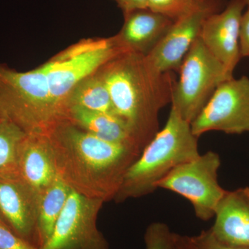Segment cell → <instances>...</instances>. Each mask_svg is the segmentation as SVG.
<instances>
[{
    "instance_id": "obj_1",
    "label": "cell",
    "mask_w": 249,
    "mask_h": 249,
    "mask_svg": "<svg viewBox=\"0 0 249 249\" xmlns=\"http://www.w3.org/2000/svg\"><path fill=\"white\" fill-rule=\"evenodd\" d=\"M101 74L114 114L128 125L142 152L159 132V114L171 103L173 72L160 73L144 55L125 52Z\"/></svg>"
},
{
    "instance_id": "obj_2",
    "label": "cell",
    "mask_w": 249,
    "mask_h": 249,
    "mask_svg": "<svg viewBox=\"0 0 249 249\" xmlns=\"http://www.w3.org/2000/svg\"><path fill=\"white\" fill-rule=\"evenodd\" d=\"M57 171L79 181L94 178L98 196L103 200L116 196L124 175L141 152L128 145L107 142L64 123L48 136Z\"/></svg>"
},
{
    "instance_id": "obj_3",
    "label": "cell",
    "mask_w": 249,
    "mask_h": 249,
    "mask_svg": "<svg viewBox=\"0 0 249 249\" xmlns=\"http://www.w3.org/2000/svg\"><path fill=\"white\" fill-rule=\"evenodd\" d=\"M198 139L192 131L191 124L171 107L164 127L126 171L116 197L124 200L151 194L172 170L200 155Z\"/></svg>"
},
{
    "instance_id": "obj_4",
    "label": "cell",
    "mask_w": 249,
    "mask_h": 249,
    "mask_svg": "<svg viewBox=\"0 0 249 249\" xmlns=\"http://www.w3.org/2000/svg\"><path fill=\"white\" fill-rule=\"evenodd\" d=\"M0 118L28 135H50L65 123L51 96L45 64L21 72L0 63Z\"/></svg>"
},
{
    "instance_id": "obj_5",
    "label": "cell",
    "mask_w": 249,
    "mask_h": 249,
    "mask_svg": "<svg viewBox=\"0 0 249 249\" xmlns=\"http://www.w3.org/2000/svg\"><path fill=\"white\" fill-rule=\"evenodd\" d=\"M125 52L127 51L117 36L87 40L71 46L45 63L51 96L64 122L70 121L69 100L77 85Z\"/></svg>"
},
{
    "instance_id": "obj_6",
    "label": "cell",
    "mask_w": 249,
    "mask_h": 249,
    "mask_svg": "<svg viewBox=\"0 0 249 249\" xmlns=\"http://www.w3.org/2000/svg\"><path fill=\"white\" fill-rule=\"evenodd\" d=\"M178 73L179 79L172 96V107L189 124L199 115L217 87L233 77L199 37L183 59Z\"/></svg>"
},
{
    "instance_id": "obj_7",
    "label": "cell",
    "mask_w": 249,
    "mask_h": 249,
    "mask_svg": "<svg viewBox=\"0 0 249 249\" xmlns=\"http://www.w3.org/2000/svg\"><path fill=\"white\" fill-rule=\"evenodd\" d=\"M220 157L209 151L178 165L157 184V189L168 190L186 198L191 203L196 217L209 221L214 217L216 209L226 190L218 181Z\"/></svg>"
},
{
    "instance_id": "obj_8",
    "label": "cell",
    "mask_w": 249,
    "mask_h": 249,
    "mask_svg": "<svg viewBox=\"0 0 249 249\" xmlns=\"http://www.w3.org/2000/svg\"><path fill=\"white\" fill-rule=\"evenodd\" d=\"M103 201L72 188L52 235L38 249H109L96 226Z\"/></svg>"
},
{
    "instance_id": "obj_9",
    "label": "cell",
    "mask_w": 249,
    "mask_h": 249,
    "mask_svg": "<svg viewBox=\"0 0 249 249\" xmlns=\"http://www.w3.org/2000/svg\"><path fill=\"white\" fill-rule=\"evenodd\" d=\"M191 125L198 138L211 131L229 134L249 132L248 77L222 82Z\"/></svg>"
},
{
    "instance_id": "obj_10",
    "label": "cell",
    "mask_w": 249,
    "mask_h": 249,
    "mask_svg": "<svg viewBox=\"0 0 249 249\" xmlns=\"http://www.w3.org/2000/svg\"><path fill=\"white\" fill-rule=\"evenodd\" d=\"M213 1L207 0L174 21L164 37L145 56L149 65L160 73L179 71L183 59L199 37L205 19L216 13Z\"/></svg>"
},
{
    "instance_id": "obj_11",
    "label": "cell",
    "mask_w": 249,
    "mask_h": 249,
    "mask_svg": "<svg viewBox=\"0 0 249 249\" xmlns=\"http://www.w3.org/2000/svg\"><path fill=\"white\" fill-rule=\"evenodd\" d=\"M246 0H231L220 13L205 19L199 37L227 71L232 75L240 61V28Z\"/></svg>"
},
{
    "instance_id": "obj_12",
    "label": "cell",
    "mask_w": 249,
    "mask_h": 249,
    "mask_svg": "<svg viewBox=\"0 0 249 249\" xmlns=\"http://www.w3.org/2000/svg\"><path fill=\"white\" fill-rule=\"evenodd\" d=\"M40 198L18 171L0 174V219L29 242L36 232Z\"/></svg>"
},
{
    "instance_id": "obj_13",
    "label": "cell",
    "mask_w": 249,
    "mask_h": 249,
    "mask_svg": "<svg viewBox=\"0 0 249 249\" xmlns=\"http://www.w3.org/2000/svg\"><path fill=\"white\" fill-rule=\"evenodd\" d=\"M210 229L217 240L232 247L249 248V187L226 192Z\"/></svg>"
},
{
    "instance_id": "obj_14",
    "label": "cell",
    "mask_w": 249,
    "mask_h": 249,
    "mask_svg": "<svg viewBox=\"0 0 249 249\" xmlns=\"http://www.w3.org/2000/svg\"><path fill=\"white\" fill-rule=\"evenodd\" d=\"M125 16L118 39L129 52L146 56L164 37L174 21L149 9H137Z\"/></svg>"
},
{
    "instance_id": "obj_15",
    "label": "cell",
    "mask_w": 249,
    "mask_h": 249,
    "mask_svg": "<svg viewBox=\"0 0 249 249\" xmlns=\"http://www.w3.org/2000/svg\"><path fill=\"white\" fill-rule=\"evenodd\" d=\"M18 171L40 196L52 183L58 171L48 136L27 134L21 145Z\"/></svg>"
},
{
    "instance_id": "obj_16",
    "label": "cell",
    "mask_w": 249,
    "mask_h": 249,
    "mask_svg": "<svg viewBox=\"0 0 249 249\" xmlns=\"http://www.w3.org/2000/svg\"><path fill=\"white\" fill-rule=\"evenodd\" d=\"M70 120L75 122L83 130L98 138L134 147L142 153L128 125L116 114L71 107L70 110Z\"/></svg>"
},
{
    "instance_id": "obj_17",
    "label": "cell",
    "mask_w": 249,
    "mask_h": 249,
    "mask_svg": "<svg viewBox=\"0 0 249 249\" xmlns=\"http://www.w3.org/2000/svg\"><path fill=\"white\" fill-rule=\"evenodd\" d=\"M71 188L58 173L52 183L41 194L36 227L40 247L52 235Z\"/></svg>"
},
{
    "instance_id": "obj_18",
    "label": "cell",
    "mask_w": 249,
    "mask_h": 249,
    "mask_svg": "<svg viewBox=\"0 0 249 249\" xmlns=\"http://www.w3.org/2000/svg\"><path fill=\"white\" fill-rule=\"evenodd\" d=\"M69 106L96 112L114 114L110 97L102 76H91L77 85L69 100Z\"/></svg>"
},
{
    "instance_id": "obj_19",
    "label": "cell",
    "mask_w": 249,
    "mask_h": 249,
    "mask_svg": "<svg viewBox=\"0 0 249 249\" xmlns=\"http://www.w3.org/2000/svg\"><path fill=\"white\" fill-rule=\"evenodd\" d=\"M26 136L16 124L0 118V174L18 171L21 145Z\"/></svg>"
},
{
    "instance_id": "obj_20",
    "label": "cell",
    "mask_w": 249,
    "mask_h": 249,
    "mask_svg": "<svg viewBox=\"0 0 249 249\" xmlns=\"http://www.w3.org/2000/svg\"><path fill=\"white\" fill-rule=\"evenodd\" d=\"M172 239L177 249H249L222 243L214 237L210 229L194 236L181 235L173 232Z\"/></svg>"
},
{
    "instance_id": "obj_21",
    "label": "cell",
    "mask_w": 249,
    "mask_h": 249,
    "mask_svg": "<svg viewBox=\"0 0 249 249\" xmlns=\"http://www.w3.org/2000/svg\"><path fill=\"white\" fill-rule=\"evenodd\" d=\"M206 1L207 0H147V9L175 21Z\"/></svg>"
},
{
    "instance_id": "obj_22",
    "label": "cell",
    "mask_w": 249,
    "mask_h": 249,
    "mask_svg": "<svg viewBox=\"0 0 249 249\" xmlns=\"http://www.w3.org/2000/svg\"><path fill=\"white\" fill-rule=\"evenodd\" d=\"M169 227L163 222H154L145 231V249H167L171 240Z\"/></svg>"
},
{
    "instance_id": "obj_23",
    "label": "cell",
    "mask_w": 249,
    "mask_h": 249,
    "mask_svg": "<svg viewBox=\"0 0 249 249\" xmlns=\"http://www.w3.org/2000/svg\"><path fill=\"white\" fill-rule=\"evenodd\" d=\"M0 249H38L29 241L15 233L0 219Z\"/></svg>"
},
{
    "instance_id": "obj_24",
    "label": "cell",
    "mask_w": 249,
    "mask_h": 249,
    "mask_svg": "<svg viewBox=\"0 0 249 249\" xmlns=\"http://www.w3.org/2000/svg\"><path fill=\"white\" fill-rule=\"evenodd\" d=\"M239 42L241 58L249 57V6L241 19Z\"/></svg>"
},
{
    "instance_id": "obj_25",
    "label": "cell",
    "mask_w": 249,
    "mask_h": 249,
    "mask_svg": "<svg viewBox=\"0 0 249 249\" xmlns=\"http://www.w3.org/2000/svg\"><path fill=\"white\" fill-rule=\"evenodd\" d=\"M124 14H128L137 9H147V0H114Z\"/></svg>"
},
{
    "instance_id": "obj_26",
    "label": "cell",
    "mask_w": 249,
    "mask_h": 249,
    "mask_svg": "<svg viewBox=\"0 0 249 249\" xmlns=\"http://www.w3.org/2000/svg\"><path fill=\"white\" fill-rule=\"evenodd\" d=\"M172 235H173V233H172ZM167 249H177L176 247H175V245H174L172 237L171 240H170L169 245H168V248H167Z\"/></svg>"
},
{
    "instance_id": "obj_27",
    "label": "cell",
    "mask_w": 249,
    "mask_h": 249,
    "mask_svg": "<svg viewBox=\"0 0 249 249\" xmlns=\"http://www.w3.org/2000/svg\"><path fill=\"white\" fill-rule=\"evenodd\" d=\"M247 1V6H249V0H246Z\"/></svg>"
}]
</instances>
